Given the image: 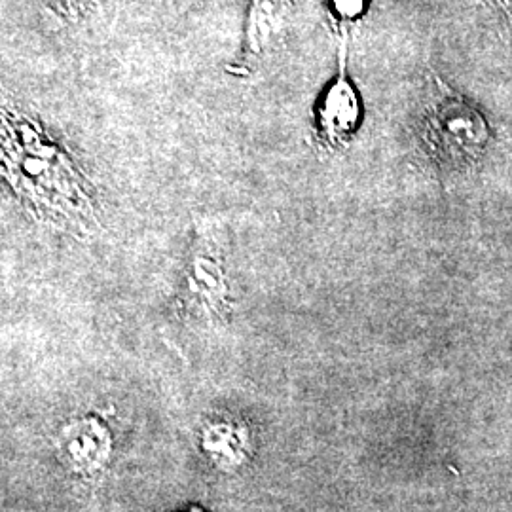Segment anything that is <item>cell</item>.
Instances as JSON below:
<instances>
[{"label": "cell", "instance_id": "cell-1", "mask_svg": "<svg viewBox=\"0 0 512 512\" xmlns=\"http://www.w3.org/2000/svg\"><path fill=\"white\" fill-rule=\"evenodd\" d=\"M2 160L12 186L40 213L88 217L90 198L67 152L35 118L10 105L2 107Z\"/></svg>", "mask_w": 512, "mask_h": 512}, {"label": "cell", "instance_id": "cell-2", "mask_svg": "<svg viewBox=\"0 0 512 512\" xmlns=\"http://www.w3.org/2000/svg\"><path fill=\"white\" fill-rule=\"evenodd\" d=\"M439 90L431 101L423 122V141L442 164L475 162L488 139L484 118L473 107L450 92L439 78Z\"/></svg>", "mask_w": 512, "mask_h": 512}, {"label": "cell", "instance_id": "cell-3", "mask_svg": "<svg viewBox=\"0 0 512 512\" xmlns=\"http://www.w3.org/2000/svg\"><path fill=\"white\" fill-rule=\"evenodd\" d=\"M294 0H249L238 59L230 73L253 76L281 52L291 31Z\"/></svg>", "mask_w": 512, "mask_h": 512}, {"label": "cell", "instance_id": "cell-4", "mask_svg": "<svg viewBox=\"0 0 512 512\" xmlns=\"http://www.w3.org/2000/svg\"><path fill=\"white\" fill-rule=\"evenodd\" d=\"M338 74L330 80L313 110L315 139L329 150L346 147L361 126V99L346 71V55L340 57Z\"/></svg>", "mask_w": 512, "mask_h": 512}, {"label": "cell", "instance_id": "cell-5", "mask_svg": "<svg viewBox=\"0 0 512 512\" xmlns=\"http://www.w3.org/2000/svg\"><path fill=\"white\" fill-rule=\"evenodd\" d=\"M110 435L103 423L95 418L76 421L63 433V450L74 469L82 473H97L110 456Z\"/></svg>", "mask_w": 512, "mask_h": 512}, {"label": "cell", "instance_id": "cell-6", "mask_svg": "<svg viewBox=\"0 0 512 512\" xmlns=\"http://www.w3.org/2000/svg\"><path fill=\"white\" fill-rule=\"evenodd\" d=\"M203 450L222 467H238L245 456V440L236 425L213 423L203 429Z\"/></svg>", "mask_w": 512, "mask_h": 512}, {"label": "cell", "instance_id": "cell-7", "mask_svg": "<svg viewBox=\"0 0 512 512\" xmlns=\"http://www.w3.org/2000/svg\"><path fill=\"white\" fill-rule=\"evenodd\" d=\"M50 16L61 25H73L84 18L97 6L99 0H40Z\"/></svg>", "mask_w": 512, "mask_h": 512}, {"label": "cell", "instance_id": "cell-8", "mask_svg": "<svg viewBox=\"0 0 512 512\" xmlns=\"http://www.w3.org/2000/svg\"><path fill=\"white\" fill-rule=\"evenodd\" d=\"M368 0H329L330 18L340 25L353 23L363 16Z\"/></svg>", "mask_w": 512, "mask_h": 512}, {"label": "cell", "instance_id": "cell-9", "mask_svg": "<svg viewBox=\"0 0 512 512\" xmlns=\"http://www.w3.org/2000/svg\"><path fill=\"white\" fill-rule=\"evenodd\" d=\"M190 512H202V511H200V509H194V511H190Z\"/></svg>", "mask_w": 512, "mask_h": 512}]
</instances>
